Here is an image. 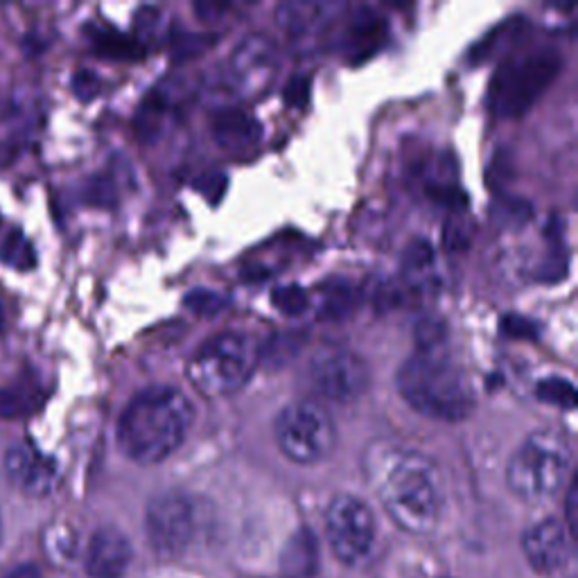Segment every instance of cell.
Segmentation results:
<instances>
[{
    "mask_svg": "<svg viewBox=\"0 0 578 578\" xmlns=\"http://www.w3.org/2000/svg\"><path fill=\"white\" fill-rule=\"evenodd\" d=\"M279 70V48L272 39L251 34L233 51L229 73L238 94L253 98L270 86Z\"/></svg>",
    "mask_w": 578,
    "mask_h": 578,
    "instance_id": "cell-11",
    "label": "cell"
},
{
    "mask_svg": "<svg viewBox=\"0 0 578 578\" xmlns=\"http://www.w3.org/2000/svg\"><path fill=\"white\" fill-rule=\"evenodd\" d=\"M195 423L190 397L174 386H150L131 397L118 421V446L131 461L154 466L186 440Z\"/></svg>",
    "mask_w": 578,
    "mask_h": 578,
    "instance_id": "cell-1",
    "label": "cell"
},
{
    "mask_svg": "<svg viewBox=\"0 0 578 578\" xmlns=\"http://www.w3.org/2000/svg\"><path fill=\"white\" fill-rule=\"evenodd\" d=\"M283 567L290 576L303 578L317 567V541L309 531H298L283 554Z\"/></svg>",
    "mask_w": 578,
    "mask_h": 578,
    "instance_id": "cell-17",
    "label": "cell"
},
{
    "mask_svg": "<svg viewBox=\"0 0 578 578\" xmlns=\"http://www.w3.org/2000/svg\"><path fill=\"white\" fill-rule=\"evenodd\" d=\"M258 367V348L242 332L210 337L188 364L190 384L206 397H227L240 391Z\"/></svg>",
    "mask_w": 578,
    "mask_h": 578,
    "instance_id": "cell-5",
    "label": "cell"
},
{
    "mask_svg": "<svg viewBox=\"0 0 578 578\" xmlns=\"http://www.w3.org/2000/svg\"><path fill=\"white\" fill-rule=\"evenodd\" d=\"M6 470L19 491L32 498L51 495L59 481V468L55 459L43 455L28 440L17 443L14 448L8 450Z\"/></svg>",
    "mask_w": 578,
    "mask_h": 578,
    "instance_id": "cell-12",
    "label": "cell"
},
{
    "mask_svg": "<svg viewBox=\"0 0 578 578\" xmlns=\"http://www.w3.org/2000/svg\"><path fill=\"white\" fill-rule=\"evenodd\" d=\"M307 380L315 393L330 403H352L369 391L373 375L362 355L328 346L309 360Z\"/></svg>",
    "mask_w": 578,
    "mask_h": 578,
    "instance_id": "cell-8",
    "label": "cell"
},
{
    "mask_svg": "<svg viewBox=\"0 0 578 578\" xmlns=\"http://www.w3.org/2000/svg\"><path fill=\"white\" fill-rule=\"evenodd\" d=\"M274 436L281 452L298 466L321 464L337 448V425L317 400H296L283 407Z\"/></svg>",
    "mask_w": 578,
    "mask_h": 578,
    "instance_id": "cell-6",
    "label": "cell"
},
{
    "mask_svg": "<svg viewBox=\"0 0 578 578\" xmlns=\"http://www.w3.org/2000/svg\"><path fill=\"white\" fill-rule=\"evenodd\" d=\"M326 12L328 6L321 3H287L279 10V23L292 34H303L313 30Z\"/></svg>",
    "mask_w": 578,
    "mask_h": 578,
    "instance_id": "cell-18",
    "label": "cell"
},
{
    "mask_svg": "<svg viewBox=\"0 0 578 578\" xmlns=\"http://www.w3.org/2000/svg\"><path fill=\"white\" fill-rule=\"evenodd\" d=\"M145 528L152 547L159 554H182L195 533V506L179 491L156 495L148 504Z\"/></svg>",
    "mask_w": 578,
    "mask_h": 578,
    "instance_id": "cell-10",
    "label": "cell"
},
{
    "mask_svg": "<svg viewBox=\"0 0 578 578\" xmlns=\"http://www.w3.org/2000/svg\"><path fill=\"white\" fill-rule=\"evenodd\" d=\"M41 403V389L34 380H17L0 389V418H19L34 412Z\"/></svg>",
    "mask_w": 578,
    "mask_h": 578,
    "instance_id": "cell-16",
    "label": "cell"
},
{
    "mask_svg": "<svg viewBox=\"0 0 578 578\" xmlns=\"http://www.w3.org/2000/svg\"><path fill=\"white\" fill-rule=\"evenodd\" d=\"M576 481H571L569 491H567V524L569 531H576Z\"/></svg>",
    "mask_w": 578,
    "mask_h": 578,
    "instance_id": "cell-23",
    "label": "cell"
},
{
    "mask_svg": "<svg viewBox=\"0 0 578 578\" xmlns=\"http://www.w3.org/2000/svg\"><path fill=\"white\" fill-rule=\"evenodd\" d=\"M558 68L560 59L554 51H536L511 62L498 77L493 107L506 118L522 116L545 94V88L558 75Z\"/></svg>",
    "mask_w": 578,
    "mask_h": 578,
    "instance_id": "cell-7",
    "label": "cell"
},
{
    "mask_svg": "<svg viewBox=\"0 0 578 578\" xmlns=\"http://www.w3.org/2000/svg\"><path fill=\"white\" fill-rule=\"evenodd\" d=\"M8 578H41V569L36 565H19Z\"/></svg>",
    "mask_w": 578,
    "mask_h": 578,
    "instance_id": "cell-24",
    "label": "cell"
},
{
    "mask_svg": "<svg viewBox=\"0 0 578 578\" xmlns=\"http://www.w3.org/2000/svg\"><path fill=\"white\" fill-rule=\"evenodd\" d=\"M326 531L337 558L360 563L375 538L373 511L358 498L337 495L326 513Z\"/></svg>",
    "mask_w": 578,
    "mask_h": 578,
    "instance_id": "cell-9",
    "label": "cell"
},
{
    "mask_svg": "<svg viewBox=\"0 0 578 578\" xmlns=\"http://www.w3.org/2000/svg\"><path fill=\"white\" fill-rule=\"evenodd\" d=\"M188 305L190 309L199 315H215L217 309H221V298L215 292H206V290H197L195 294L188 296Z\"/></svg>",
    "mask_w": 578,
    "mask_h": 578,
    "instance_id": "cell-22",
    "label": "cell"
},
{
    "mask_svg": "<svg viewBox=\"0 0 578 578\" xmlns=\"http://www.w3.org/2000/svg\"><path fill=\"white\" fill-rule=\"evenodd\" d=\"M0 538H3V520H0Z\"/></svg>",
    "mask_w": 578,
    "mask_h": 578,
    "instance_id": "cell-26",
    "label": "cell"
},
{
    "mask_svg": "<svg viewBox=\"0 0 578 578\" xmlns=\"http://www.w3.org/2000/svg\"><path fill=\"white\" fill-rule=\"evenodd\" d=\"M378 495L391 520L410 533H429L443 511L436 464L416 450L391 452L380 470Z\"/></svg>",
    "mask_w": 578,
    "mask_h": 578,
    "instance_id": "cell-3",
    "label": "cell"
},
{
    "mask_svg": "<svg viewBox=\"0 0 578 578\" xmlns=\"http://www.w3.org/2000/svg\"><path fill=\"white\" fill-rule=\"evenodd\" d=\"M395 386L412 410L443 423L466 421L477 403L468 373L440 348H421L407 358Z\"/></svg>",
    "mask_w": 578,
    "mask_h": 578,
    "instance_id": "cell-2",
    "label": "cell"
},
{
    "mask_svg": "<svg viewBox=\"0 0 578 578\" xmlns=\"http://www.w3.org/2000/svg\"><path fill=\"white\" fill-rule=\"evenodd\" d=\"M522 547L531 567L545 574L563 567L569 558L567 531L558 520H545L536 526H531L524 533Z\"/></svg>",
    "mask_w": 578,
    "mask_h": 578,
    "instance_id": "cell-13",
    "label": "cell"
},
{
    "mask_svg": "<svg viewBox=\"0 0 578 578\" xmlns=\"http://www.w3.org/2000/svg\"><path fill=\"white\" fill-rule=\"evenodd\" d=\"M212 137L217 143L227 150H244L251 148L260 137V124L253 116L231 109L221 111L212 120Z\"/></svg>",
    "mask_w": 578,
    "mask_h": 578,
    "instance_id": "cell-15",
    "label": "cell"
},
{
    "mask_svg": "<svg viewBox=\"0 0 578 578\" xmlns=\"http://www.w3.org/2000/svg\"><path fill=\"white\" fill-rule=\"evenodd\" d=\"M272 301H274V305L281 309L283 315H290V317H298L307 309V294L298 285L279 287L274 292Z\"/></svg>",
    "mask_w": 578,
    "mask_h": 578,
    "instance_id": "cell-21",
    "label": "cell"
},
{
    "mask_svg": "<svg viewBox=\"0 0 578 578\" xmlns=\"http://www.w3.org/2000/svg\"><path fill=\"white\" fill-rule=\"evenodd\" d=\"M131 560V545L118 528H100L88 545L86 569L91 578H122Z\"/></svg>",
    "mask_w": 578,
    "mask_h": 578,
    "instance_id": "cell-14",
    "label": "cell"
},
{
    "mask_svg": "<svg viewBox=\"0 0 578 578\" xmlns=\"http://www.w3.org/2000/svg\"><path fill=\"white\" fill-rule=\"evenodd\" d=\"M571 446L560 429H538L528 434L513 452L506 481L511 491L531 504L554 498L569 472Z\"/></svg>",
    "mask_w": 578,
    "mask_h": 578,
    "instance_id": "cell-4",
    "label": "cell"
},
{
    "mask_svg": "<svg viewBox=\"0 0 578 578\" xmlns=\"http://www.w3.org/2000/svg\"><path fill=\"white\" fill-rule=\"evenodd\" d=\"M538 397L545 400V403L549 405H556V407H574V397H576V391H574V384L565 378H547L538 384L536 389Z\"/></svg>",
    "mask_w": 578,
    "mask_h": 578,
    "instance_id": "cell-20",
    "label": "cell"
},
{
    "mask_svg": "<svg viewBox=\"0 0 578 578\" xmlns=\"http://www.w3.org/2000/svg\"><path fill=\"white\" fill-rule=\"evenodd\" d=\"M6 321H8V317H6V305H3V301H0V332L6 330Z\"/></svg>",
    "mask_w": 578,
    "mask_h": 578,
    "instance_id": "cell-25",
    "label": "cell"
},
{
    "mask_svg": "<svg viewBox=\"0 0 578 578\" xmlns=\"http://www.w3.org/2000/svg\"><path fill=\"white\" fill-rule=\"evenodd\" d=\"M0 260H3L6 264H12L14 270H32L36 258H34V249L30 244V240L21 233V231H14L6 242L3 247H0Z\"/></svg>",
    "mask_w": 578,
    "mask_h": 578,
    "instance_id": "cell-19",
    "label": "cell"
}]
</instances>
